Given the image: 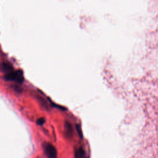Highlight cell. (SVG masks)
<instances>
[{
	"instance_id": "1",
	"label": "cell",
	"mask_w": 158,
	"mask_h": 158,
	"mask_svg": "<svg viewBox=\"0 0 158 158\" xmlns=\"http://www.w3.org/2000/svg\"><path fill=\"white\" fill-rule=\"evenodd\" d=\"M4 78L7 80L16 81L18 83H22L23 81V73L20 70H12V72H10L4 76Z\"/></svg>"
},
{
	"instance_id": "2",
	"label": "cell",
	"mask_w": 158,
	"mask_h": 158,
	"mask_svg": "<svg viewBox=\"0 0 158 158\" xmlns=\"http://www.w3.org/2000/svg\"><path fill=\"white\" fill-rule=\"evenodd\" d=\"M43 148L48 158H57V151L52 144L49 143H44L43 144Z\"/></svg>"
},
{
	"instance_id": "3",
	"label": "cell",
	"mask_w": 158,
	"mask_h": 158,
	"mask_svg": "<svg viewBox=\"0 0 158 158\" xmlns=\"http://www.w3.org/2000/svg\"><path fill=\"white\" fill-rule=\"evenodd\" d=\"M75 158H86L85 151L82 148H80L75 151Z\"/></svg>"
},
{
	"instance_id": "4",
	"label": "cell",
	"mask_w": 158,
	"mask_h": 158,
	"mask_svg": "<svg viewBox=\"0 0 158 158\" xmlns=\"http://www.w3.org/2000/svg\"><path fill=\"white\" fill-rule=\"evenodd\" d=\"M65 133L68 136H71L73 134V129L70 123L65 122Z\"/></svg>"
},
{
	"instance_id": "5",
	"label": "cell",
	"mask_w": 158,
	"mask_h": 158,
	"mask_svg": "<svg viewBox=\"0 0 158 158\" xmlns=\"http://www.w3.org/2000/svg\"><path fill=\"white\" fill-rule=\"evenodd\" d=\"M2 69L6 72H7V73L12 72L13 70V68L11 64L7 62H3L2 64Z\"/></svg>"
},
{
	"instance_id": "6",
	"label": "cell",
	"mask_w": 158,
	"mask_h": 158,
	"mask_svg": "<svg viewBox=\"0 0 158 158\" xmlns=\"http://www.w3.org/2000/svg\"><path fill=\"white\" fill-rule=\"evenodd\" d=\"M44 122H45V120H44V118H38V119L37 120V121H36L37 124H38V125H43V124L44 123Z\"/></svg>"
},
{
	"instance_id": "7",
	"label": "cell",
	"mask_w": 158,
	"mask_h": 158,
	"mask_svg": "<svg viewBox=\"0 0 158 158\" xmlns=\"http://www.w3.org/2000/svg\"><path fill=\"white\" fill-rule=\"evenodd\" d=\"M77 131H78V135H79V136L81 137V138H82V132H81V128H80V127L79 126V125H77Z\"/></svg>"
}]
</instances>
